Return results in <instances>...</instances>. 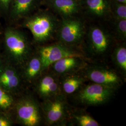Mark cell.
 I'll return each mask as SVG.
<instances>
[{"instance_id":"7402d4cb","label":"cell","mask_w":126,"mask_h":126,"mask_svg":"<svg viewBox=\"0 0 126 126\" xmlns=\"http://www.w3.org/2000/svg\"><path fill=\"white\" fill-rule=\"evenodd\" d=\"M114 30L118 37L121 40H126V19H115Z\"/></svg>"},{"instance_id":"6da1fadb","label":"cell","mask_w":126,"mask_h":126,"mask_svg":"<svg viewBox=\"0 0 126 126\" xmlns=\"http://www.w3.org/2000/svg\"><path fill=\"white\" fill-rule=\"evenodd\" d=\"M3 38L4 59L20 69L34 51L27 37L17 30L8 28Z\"/></svg>"},{"instance_id":"277c9868","label":"cell","mask_w":126,"mask_h":126,"mask_svg":"<svg viewBox=\"0 0 126 126\" xmlns=\"http://www.w3.org/2000/svg\"><path fill=\"white\" fill-rule=\"evenodd\" d=\"M59 23L53 14L42 12L27 18L23 25L31 32L36 43L43 44L51 40L56 34Z\"/></svg>"},{"instance_id":"2e32d148","label":"cell","mask_w":126,"mask_h":126,"mask_svg":"<svg viewBox=\"0 0 126 126\" xmlns=\"http://www.w3.org/2000/svg\"><path fill=\"white\" fill-rule=\"evenodd\" d=\"M110 0H85L88 13L97 18L107 16L110 11Z\"/></svg>"},{"instance_id":"44dd1931","label":"cell","mask_w":126,"mask_h":126,"mask_svg":"<svg viewBox=\"0 0 126 126\" xmlns=\"http://www.w3.org/2000/svg\"><path fill=\"white\" fill-rule=\"evenodd\" d=\"M110 1V11L115 19H126V4Z\"/></svg>"},{"instance_id":"ac0fdd59","label":"cell","mask_w":126,"mask_h":126,"mask_svg":"<svg viewBox=\"0 0 126 126\" xmlns=\"http://www.w3.org/2000/svg\"><path fill=\"white\" fill-rule=\"evenodd\" d=\"M69 121L78 126H99L100 124L87 113L71 111Z\"/></svg>"},{"instance_id":"ba28073f","label":"cell","mask_w":126,"mask_h":126,"mask_svg":"<svg viewBox=\"0 0 126 126\" xmlns=\"http://www.w3.org/2000/svg\"><path fill=\"white\" fill-rule=\"evenodd\" d=\"M36 51L40 57L43 72L47 71L53 63L60 59L72 56L84 58L83 54L75 47L65 45L60 42L40 46Z\"/></svg>"},{"instance_id":"e0dca14e","label":"cell","mask_w":126,"mask_h":126,"mask_svg":"<svg viewBox=\"0 0 126 126\" xmlns=\"http://www.w3.org/2000/svg\"><path fill=\"white\" fill-rule=\"evenodd\" d=\"M112 59L114 65L122 76H126V45L125 43L115 47L112 54Z\"/></svg>"},{"instance_id":"484cf974","label":"cell","mask_w":126,"mask_h":126,"mask_svg":"<svg viewBox=\"0 0 126 126\" xmlns=\"http://www.w3.org/2000/svg\"><path fill=\"white\" fill-rule=\"evenodd\" d=\"M111 0L116 1V2H120V3L126 4V0Z\"/></svg>"},{"instance_id":"5b68a950","label":"cell","mask_w":126,"mask_h":126,"mask_svg":"<svg viewBox=\"0 0 126 126\" xmlns=\"http://www.w3.org/2000/svg\"><path fill=\"white\" fill-rule=\"evenodd\" d=\"M117 89L92 82L84 85L74 94V99L85 106H98L108 102Z\"/></svg>"},{"instance_id":"3957f363","label":"cell","mask_w":126,"mask_h":126,"mask_svg":"<svg viewBox=\"0 0 126 126\" xmlns=\"http://www.w3.org/2000/svg\"><path fill=\"white\" fill-rule=\"evenodd\" d=\"M43 122L49 126H65L69 121L71 110L66 96L62 93L40 102Z\"/></svg>"},{"instance_id":"7a4b0ae2","label":"cell","mask_w":126,"mask_h":126,"mask_svg":"<svg viewBox=\"0 0 126 126\" xmlns=\"http://www.w3.org/2000/svg\"><path fill=\"white\" fill-rule=\"evenodd\" d=\"M11 112L16 124L39 126L44 123L40 102L32 94L24 92L17 97Z\"/></svg>"},{"instance_id":"d4e9b609","label":"cell","mask_w":126,"mask_h":126,"mask_svg":"<svg viewBox=\"0 0 126 126\" xmlns=\"http://www.w3.org/2000/svg\"><path fill=\"white\" fill-rule=\"evenodd\" d=\"M3 61H4V58L1 54V53H0V67L1 66Z\"/></svg>"},{"instance_id":"d6986e66","label":"cell","mask_w":126,"mask_h":126,"mask_svg":"<svg viewBox=\"0 0 126 126\" xmlns=\"http://www.w3.org/2000/svg\"><path fill=\"white\" fill-rule=\"evenodd\" d=\"M35 0H15L13 5L14 16L21 17L26 15L35 4Z\"/></svg>"},{"instance_id":"52a82bcc","label":"cell","mask_w":126,"mask_h":126,"mask_svg":"<svg viewBox=\"0 0 126 126\" xmlns=\"http://www.w3.org/2000/svg\"><path fill=\"white\" fill-rule=\"evenodd\" d=\"M82 74L87 80L118 89L123 84L122 77L113 69L98 64L85 68Z\"/></svg>"},{"instance_id":"603a6c76","label":"cell","mask_w":126,"mask_h":126,"mask_svg":"<svg viewBox=\"0 0 126 126\" xmlns=\"http://www.w3.org/2000/svg\"><path fill=\"white\" fill-rule=\"evenodd\" d=\"M16 124L11 111L0 110V126H12Z\"/></svg>"},{"instance_id":"30bf717a","label":"cell","mask_w":126,"mask_h":126,"mask_svg":"<svg viewBox=\"0 0 126 126\" xmlns=\"http://www.w3.org/2000/svg\"><path fill=\"white\" fill-rule=\"evenodd\" d=\"M112 38L103 27L93 25L87 33V49L91 55L95 57H102L111 49Z\"/></svg>"},{"instance_id":"5bb4252c","label":"cell","mask_w":126,"mask_h":126,"mask_svg":"<svg viewBox=\"0 0 126 126\" xmlns=\"http://www.w3.org/2000/svg\"><path fill=\"white\" fill-rule=\"evenodd\" d=\"M50 8L62 18L75 16L80 9V0H46Z\"/></svg>"},{"instance_id":"9a60e30c","label":"cell","mask_w":126,"mask_h":126,"mask_svg":"<svg viewBox=\"0 0 126 126\" xmlns=\"http://www.w3.org/2000/svg\"><path fill=\"white\" fill-rule=\"evenodd\" d=\"M60 79L62 93L66 96L75 94L87 80L82 74L78 73L61 77Z\"/></svg>"},{"instance_id":"8fae6325","label":"cell","mask_w":126,"mask_h":126,"mask_svg":"<svg viewBox=\"0 0 126 126\" xmlns=\"http://www.w3.org/2000/svg\"><path fill=\"white\" fill-rule=\"evenodd\" d=\"M32 86L34 92L42 100L62 93L60 77L50 70L43 72Z\"/></svg>"},{"instance_id":"ffe728a7","label":"cell","mask_w":126,"mask_h":126,"mask_svg":"<svg viewBox=\"0 0 126 126\" xmlns=\"http://www.w3.org/2000/svg\"><path fill=\"white\" fill-rule=\"evenodd\" d=\"M16 98L0 86V110L11 111Z\"/></svg>"},{"instance_id":"8992f818","label":"cell","mask_w":126,"mask_h":126,"mask_svg":"<svg viewBox=\"0 0 126 126\" xmlns=\"http://www.w3.org/2000/svg\"><path fill=\"white\" fill-rule=\"evenodd\" d=\"M86 33L84 23L75 16L63 18L56 32L59 42L74 47L80 44Z\"/></svg>"},{"instance_id":"4fadbf2b","label":"cell","mask_w":126,"mask_h":126,"mask_svg":"<svg viewBox=\"0 0 126 126\" xmlns=\"http://www.w3.org/2000/svg\"><path fill=\"white\" fill-rule=\"evenodd\" d=\"M20 70L26 86H33L43 72L40 57L36 50L33 51Z\"/></svg>"},{"instance_id":"9c48e42d","label":"cell","mask_w":126,"mask_h":126,"mask_svg":"<svg viewBox=\"0 0 126 126\" xmlns=\"http://www.w3.org/2000/svg\"><path fill=\"white\" fill-rule=\"evenodd\" d=\"M26 86L20 69L4 59L0 67V86L18 97L25 92Z\"/></svg>"},{"instance_id":"7c38bea8","label":"cell","mask_w":126,"mask_h":126,"mask_svg":"<svg viewBox=\"0 0 126 126\" xmlns=\"http://www.w3.org/2000/svg\"><path fill=\"white\" fill-rule=\"evenodd\" d=\"M88 65L83 58L76 56L60 59L53 63L47 70L53 72L59 77L78 73Z\"/></svg>"},{"instance_id":"cb8c5ba5","label":"cell","mask_w":126,"mask_h":126,"mask_svg":"<svg viewBox=\"0 0 126 126\" xmlns=\"http://www.w3.org/2000/svg\"><path fill=\"white\" fill-rule=\"evenodd\" d=\"M11 0H0V2L5 7H7L9 4Z\"/></svg>"}]
</instances>
